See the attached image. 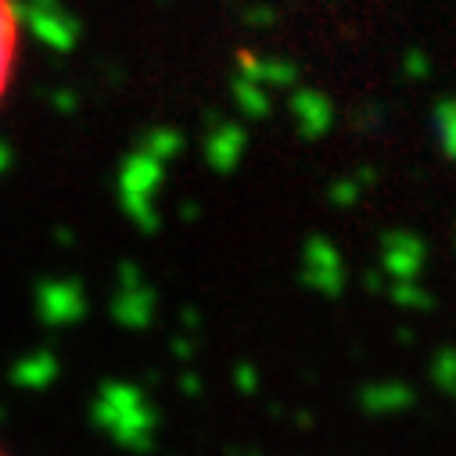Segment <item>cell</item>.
<instances>
[{"mask_svg":"<svg viewBox=\"0 0 456 456\" xmlns=\"http://www.w3.org/2000/svg\"><path fill=\"white\" fill-rule=\"evenodd\" d=\"M22 54V15L15 0H0V104L8 101Z\"/></svg>","mask_w":456,"mask_h":456,"instance_id":"obj_1","label":"cell"},{"mask_svg":"<svg viewBox=\"0 0 456 456\" xmlns=\"http://www.w3.org/2000/svg\"><path fill=\"white\" fill-rule=\"evenodd\" d=\"M0 456H8V452H4V449H0Z\"/></svg>","mask_w":456,"mask_h":456,"instance_id":"obj_2","label":"cell"}]
</instances>
